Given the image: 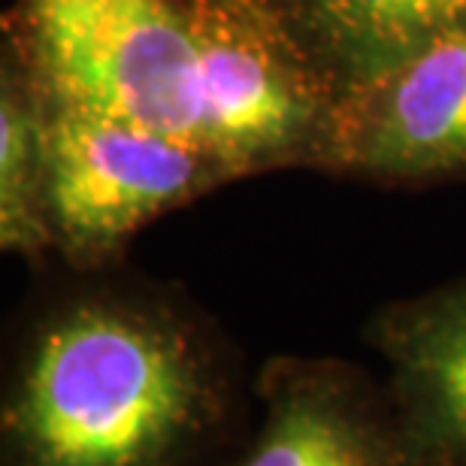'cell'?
<instances>
[{
	"instance_id": "6da1fadb",
	"label": "cell",
	"mask_w": 466,
	"mask_h": 466,
	"mask_svg": "<svg viewBox=\"0 0 466 466\" xmlns=\"http://www.w3.org/2000/svg\"><path fill=\"white\" fill-rule=\"evenodd\" d=\"M251 427L233 349L179 297L97 282L27 319L0 394V466H228Z\"/></svg>"
},
{
	"instance_id": "7a4b0ae2",
	"label": "cell",
	"mask_w": 466,
	"mask_h": 466,
	"mask_svg": "<svg viewBox=\"0 0 466 466\" xmlns=\"http://www.w3.org/2000/svg\"><path fill=\"white\" fill-rule=\"evenodd\" d=\"M242 25L216 0H22L9 27L46 113L121 121L225 164L218 79Z\"/></svg>"
},
{
	"instance_id": "3957f363",
	"label": "cell",
	"mask_w": 466,
	"mask_h": 466,
	"mask_svg": "<svg viewBox=\"0 0 466 466\" xmlns=\"http://www.w3.org/2000/svg\"><path fill=\"white\" fill-rule=\"evenodd\" d=\"M43 118L52 248L79 273L106 269L155 218L237 179L218 157L152 130L64 109Z\"/></svg>"
},
{
	"instance_id": "277c9868",
	"label": "cell",
	"mask_w": 466,
	"mask_h": 466,
	"mask_svg": "<svg viewBox=\"0 0 466 466\" xmlns=\"http://www.w3.org/2000/svg\"><path fill=\"white\" fill-rule=\"evenodd\" d=\"M282 52L339 118L409 61L466 40V0H216Z\"/></svg>"
},
{
	"instance_id": "5b68a950",
	"label": "cell",
	"mask_w": 466,
	"mask_h": 466,
	"mask_svg": "<svg viewBox=\"0 0 466 466\" xmlns=\"http://www.w3.org/2000/svg\"><path fill=\"white\" fill-rule=\"evenodd\" d=\"M258 418L228 466H415L385 381L339 358H269Z\"/></svg>"
},
{
	"instance_id": "8992f818",
	"label": "cell",
	"mask_w": 466,
	"mask_h": 466,
	"mask_svg": "<svg viewBox=\"0 0 466 466\" xmlns=\"http://www.w3.org/2000/svg\"><path fill=\"white\" fill-rule=\"evenodd\" d=\"M328 170L409 185L466 173V40H445L333 127Z\"/></svg>"
},
{
	"instance_id": "52a82bcc",
	"label": "cell",
	"mask_w": 466,
	"mask_h": 466,
	"mask_svg": "<svg viewBox=\"0 0 466 466\" xmlns=\"http://www.w3.org/2000/svg\"><path fill=\"white\" fill-rule=\"evenodd\" d=\"M367 342L415 466H466V279L388 303Z\"/></svg>"
},
{
	"instance_id": "ba28073f",
	"label": "cell",
	"mask_w": 466,
	"mask_h": 466,
	"mask_svg": "<svg viewBox=\"0 0 466 466\" xmlns=\"http://www.w3.org/2000/svg\"><path fill=\"white\" fill-rule=\"evenodd\" d=\"M46 118L18 67L0 79V246L25 260H43L52 248L46 221Z\"/></svg>"
}]
</instances>
